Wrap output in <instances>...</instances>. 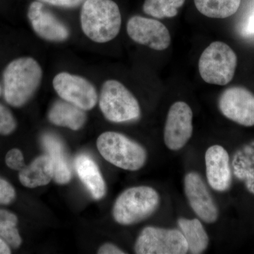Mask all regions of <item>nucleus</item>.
I'll list each match as a JSON object with an SVG mask.
<instances>
[{"mask_svg": "<svg viewBox=\"0 0 254 254\" xmlns=\"http://www.w3.org/2000/svg\"><path fill=\"white\" fill-rule=\"evenodd\" d=\"M40 64L31 57L10 62L3 71V95L8 104L21 108L33 98L43 79Z\"/></svg>", "mask_w": 254, "mask_h": 254, "instance_id": "1", "label": "nucleus"}, {"mask_svg": "<svg viewBox=\"0 0 254 254\" xmlns=\"http://www.w3.org/2000/svg\"><path fill=\"white\" fill-rule=\"evenodd\" d=\"M80 21L87 38L95 43H105L118 36L122 15L113 0H86L82 4Z\"/></svg>", "mask_w": 254, "mask_h": 254, "instance_id": "2", "label": "nucleus"}, {"mask_svg": "<svg viewBox=\"0 0 254 254\" xmlns=\"http://www.w3.org/2000/svg\"><path fill=\"white\" fill-rule=\"evenodd\" d=\"M160 197L155 189L147 186L131 187L124 190L113 205L114 220L123 225L143 221L159 208Z\"/></svg>", "mask_w": 254, "mask_h": 254, "instance_id": "3", "label": "nucleus"}, {"mask_svg": "<svg viewBox=\"0 0 254 254\" xmlns=\"http://www.w3.org/2000/svg\"><path fill=\"white\" fill-rule=\"evenodd\" d=\"M97 148L108 163L128 171H137L144 166L146 150L131 138L115 131H106L97 139Z\"/></svg>", "mask_w": 254, "mask_h": 254, "instance_id": "4", "label": "nucleus"}, {"mask_svg": "<svg viewBox=\"0 0 254 254\" xmlns=\"http://www.w3.org/2000/svg\"><path fill=\"white\" fill-rule=\"evenodd\" d=\"M98 102L100 111L111 123H129L141 117L136 97L117 80H108L103 83Z\"/></svg>", "mask_w": 254, "mask_h": 254, "instance_id": "5", "label": "nucleus"}, {"mask_svg": "<svg viewBox=\"0 0 254 254\" xmlns=\"http://www.w3.org/2000/svg\"><path fill=\"white\" fill-rule=\"evenodd\" d=\"M237 66L236 53L221 41L213 42L207 47L198 61L202 79L218 86H225L233 79Z\"/></svg>", "mask_w": 254, "mask_h": 254, "instance_id": "6", "label": "nucleus"}, {"mask_svg": "<svg viewBox=\"0 0 254 254\" xmlns=\"http://www.w3.org/2000/svg\"><path fill=\"white\" fill-rule=\"evenodd\" d=\"M137 254H185L188 245L180 230L149 226L138 235L134 246Z\"/></svg>", "mask_w": 254, "mask_h": 254, "instance_id": "7", "label": "nucleus"}, {"mask_svg": "<svg viewBox=\"0 0 254 254\" xmlns=\"http://www.w3.org/2000/svg\"><path fill=\"white\" fill-rule=\"evenodd\" d=\"M53 86L61 99L85 111L93 109L98 102L96 88L83 76L63 71L55 75Z\"/></svg>", "mask_w": 254, "mask_h": 254, "instance_id": "8", "label": "nucleus"}, {"mask_svg": "<svg viewBox=\"0 0 254 254\" xmlns=\"http://www.w3.org/2000/svg\"><path fill=\"white\" fill-rule=\"evenodd\" d=\"M193 112L185 102L174 103L169 109L164 128V142L173 151L182 149L193 135Z\"/></svg>", "mask_w": 254, "mask_h": 254, "instance_id": "9", "label": "nucleus"}, {"mask_svg": "<svg viewBox=\"0 0 254 254\" xmlns=\"http://www.w3.org/2000/svg\"><path fill=\"white\" fill-rule=\"evenodd\" d=\"M220 113L244 127L254 126V94L244 87L233 86L222 92L218 100Z\"/></svg>", "mask_w": 254, "mask_h": 254, "instance_id": "10", "label": "nucleus"}, {"mask_svg": "<svg viewBox=\"0 0 254 254\" xmlns=\"http://www.w3.org/2000/svg\"><path fill=\"white\" fill-rule=\"evenodd\" d=\"M127 31L135 43L158 51L166 50L171 43L168 28L153 18L132 16L127 22Z\"/></svg>", "mask_w": 254, "mask_h": 254, "instance_id": "11", "label": "nucleus"}, {"mask_svg": "<svg viewBox=\"0 0 254 254\" xmlns=\"http://www.w3.org/2000/svg\"><path fill=\"white\" fill-rule=\"evenodd\" d=\"M184 188L190 208L206 223H214L219 217V210L204 180L195 172L187 173Z\"/></svg>", "mask_w": 254, "mask_h": 254, "instance_id": "12", "label": "nucleus"}, {"mask_svg": "<svg viewBox=\"0 0 254 254\" xmlns=\"http://www.w3.org/2000/svg\"><path fill=\"white\" fill-rule=\"evenodd\" d=\"M27 16L33 31L44 41L62 43L69 38L67 26L41 1H33L29 5Z\"/></svg>", "mask_w": 254, "mask_h": 254, "instance_id": "13", "label": "nucleus"}, {"mask_svg": "<svg viewBox=\"0 0 254 254\" xmlns=\"http://www.w3.org/2000/svg\"><path fill=\"white\" fill-rule=\"evenodd\" d=\"M205 170L208 185L219 192L226 191L232 185L230 155L220 145H213L205 154Z\"/></svg>", "mask_w": 254, "mask_h": 254, "instance_id": "14", "label": "nucleus"}, {"mask_svg": "<svg viewBox=\"0 0 254 254\" xmlns=\"http://www.w3.org/2000/svg\"><path fill=\"white\" fill-rule=\"evenodd\" d=\"M41 144L51 159L54 168L53 180L59 185H66L71 180V170L63 141L53 133H44Z\"/></svg>", "mask_w": 254, "mask_h": 254, "instance_id": "15", "label": "nucleus"}, {"mask_svg": "<svg viewBox=\"0 0 254 254\" xmlns=\"http://www.w3.org/2000/svg\"><path fill=\"white\" fill-rule=\"evenodd\" d=\"M74 168L80 180L94 199H102L106 195V183L93 158L86 154L78 155L74 160Z\"/></svg>", "mask_w": 254, "mask_h": 254, "instance_id": "16", "label": "nucleus"}, {"mask_svg": "<svg viewBox=\"0 0 254 254\" xmlns=\"http://www.w3.org/2000/svg\"><path fill=\"white\" fill-rule=\"evenodd\" d=\"M48 117L53 125L73 131L81 129L87 120L85 110L63 99L57 100L52 105Z\"/></svg>", "mask_w": 254, "mask_h": 254, "instance_id": "17", "label": "nucleus"}, {"mask_svg": "<svg viewBox=\"0 0 254 254\" xmlns=\"http://www.w3.org/2000/svg\"><path fill=\"white\" fill-rule=\"evenodd\" d=\"M53 177V162L47 154L35 159L18 174V179L21 185L30 189L48 185Z\"/></svg>", "mask_w": 254, "mask_h": 254, "instance_id": "18", "label": "nucleus"}, {"mask_svg": "<svg viewBox=\"0 0 254 254\" xmlns=\"http://www.w3.org/2000/svg\"><path fill=\"white\" fill-rule=\"evenodd\" d=\"M232 165L234 175L243 182L247 190L254 195V141L237 150Z\"/></svg>", "mask_w": 254, "mask_h": 254, "instance_id": "19", "label": "nucleus"}, {"mask_svg": "<svg viewBox=\"0 0 254 254\" xmlns=\"http://www.w3.org/2000/svg\"><path fill=\"white\" fill-rule=\"evenodd\" d=\"M178 225L188 245V253L200 254L209 245V237L204 227L198 219L180 218Z\"/></svg>", "mask_w": 254, "mask_h": 254, "instance_id": "20", "label": "nucleus"}, {"mask_svg": "<svg viewBox=\"0 0 254 254\" xmlns=\"http://www.w3.org/2000/svg\"><path fill=\"white\" fill-rule=\"evenodd\" d=\"M242 0H194L195 7L207 17L225 18L237 12Z\"/></svg>", "mask_w": 254, "mask_h": 254, "instance_id": "21", "label": "nucleus"}, {"mask_svg": "<svg viewBox=\"0 0 254 254\" xmlns=\"http://www.w3.org/2000/svg\"><path fill=\"white\" fill-rule=\"evenodd\" d=\"M17 225L18 218L14 213L0 208V237L13 249L19 248L22 244Z\"/></svg>", "mask_w": 254, "mask_h": 254, "instance_id": "22", "label": "nucleus"}, {"mask_svg": "<svg viewBox=\"0 0 254 254\" xmlns=\"http://www.w3.org/2000/svg\"><path fill=\"white\" fill-rule=\"evenodd\" d=\"M185 0H145L143 10L145 14L157 18H173Z\"/></svg>", "mask_w": 254, "mask_h": 254, "instance_id": "23", "label": "nucleus"}, {"mask_svg": "<svg viewBox=\"0 0 254 254\" xmlns=\"http://www.w3.org/2000/svg\"><path fill=\"white\" fill-rule=\"evenodd\" d=\"M16 119L12 113L4 105L0 104V135L7 136L16 130Z\"/></svg>", "mask_w": 254, "mask_h": 254, "instance_id": "24", "label": "nucleus"}, {"mask_svg": "<svg viewBox=\"0 0 254 254\" xmlns=\"http://www.w3.org/2000/svg\"><path fill=\"white\" fill-rule=\"evenodd\" d=\"M5 163L8 168L15 171H21L26 166L23 153L18 148H12L7 152L5 156Z\"/></svg>", "mask_w": 254, "mask_h": 254, "instance_id": "25", "label": "nucleus"}, {"mask_svg": "<svg viewBox=\"0 0 254 254\" xmlns=\"http://www.w3.org/2000/svg\"><path fill=\"white\" fill-rule=\"evenodd\" d=\"M14 187L7 180L0 177V205H9L16 199Z\"/></svg>", "mask_w": 254, "mask_h": 254, "instance_id": "26", "label": "nucleus"}, {"mask_svg": "<svg viewBox=\"0 0 254 254\" xmlns=\"http://www.w3.org/2000/svg\"><path fill=\"white\" fill-rule=\"evenodd\" d=\"M43 4H48L64 9H74L83 4L86 0H36Z\"/></svg>", "mask_w": 254, "mask_h": 254, "instance_id": "27", "label": "nucleus"}, {"mask_svg": "<svg viewBox=\"0 0 254 254\" xmlns=\"http://www.w3.org/2000/svg\"><path fill=\"white\" fill-rule=\"evenodd\" d=\"M99 254H125L126 252L119 248L118 246L111 243H106L102 245L98 251Z\"/></svg>", "mask_w": 254, "mask_h": 254, "instance_id": "28", "label": "nucleus"}, {"mask_svg": "<svg viewBox=\"0 0 254 254\" xmlns=\"http://www.w3.org/2000/svg\"><path fill=\"white\" fill-rule=\"evenodd\" d=\"M11 254V247L0 237V254Z\"/></svg>", "mask_w": 254, "mask_h": 254, "instance_id": "29", "label": "nucleus"}, {"mask_svg": "<svg viewBox=\"0 0 254 254\" xmlns=\"http://www.w3.org/2000/svg\"><path fill=\"white\" fill-rule=\"evenodd\" d=\"M250 29L252 32H254V15L253 18L251 20Z\"/></svg>", "mask_w": 254, "mask_h": 254, "instance_id": "30", "label": "nucleus"}, {"mask_svg": "<svg viewBox=\"0 0 254 254\" xmlns=\"http://www.w3.org/2000/svg\"><path fill=\"white\" fill-rule=\"evenodd\" d=\"M3 93V88L1 87V84H0V95H1V93Z\"/></svg>", "mask_w": 254, "mask_h": 254, "instance_id": "31", "label": "nucleus"}]
</instances>
